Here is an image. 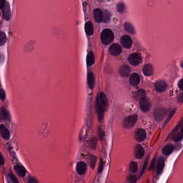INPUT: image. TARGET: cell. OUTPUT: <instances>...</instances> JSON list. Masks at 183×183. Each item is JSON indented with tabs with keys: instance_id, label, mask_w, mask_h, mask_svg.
I'll return each mask as SVG.
<instances>
[{
	"instance_id": "cell-15",
	"label": "cell",
	"mask_w": 183,
	"mask_h": 183,
	"mask_svg": "<svg viewBox=\"0 0 183 183\" xmlns=\"http://www.w3.org/2000/svg\"><path fill=\"white\" fill-rule=\"evenodd\" d=\"M165 166V160L162 157H160L157 161V175H161Z\"/></svg>"
},
{
	"instance_id": "cell-33",
	"label": "cell",
	"mask_w": 183,
	"mask_h": 183,
	"mask_svg": "<svg viewBox=\"0 0 183 183\" xmlns=\"http://www.w3.org/2000/svg\"><path fill=\"white\" fill-rule=\"evenodd\" d=\"M176 109H174L173 110H172V111L170 113V114H169V115L168 116V117H167V118H166V120L165 121V122H164V123L163 124V127H165V125L168 124V123L170 121V120H171V118H172V117L173 116V115L175 114V112H176Z\"/></svg>"
},
{
	"instance_id": "cell-27",
	"label": "cell",
	"mask_w": 183,
	"mask_h": 183,
	"mask_svg": "<svg viewBox=\"0 0 183 183\" xmlns=\"http://www.w3.org/2000/svg\"><path fill=\"white\" fill-rule=\"evenodd\" d=\"M124 26L125 30H126L127 32L133 34L135 33V29L131 24L127 22L124 24Z\"/></svg>"
},
{
	"instance_id": "cell-40",
	"label": "cell",
	"mask_w": 183,
	"mask_h": 183,
	"mask_svg": "<svg viewBox=\"0 0 183 183\" xmlns=\"http://www.w3.org/2000/svg\"><path fill=\"white\" fill-rule=\"evenodd\" d=\"M28 183H38L37 180L33 177H30L28 180Z\"/></svg>"
},
{
	"instance_id": "cell-48",
	"label": "cell",
	"mask_w": 183,
	"mask_h": 183,
	"mask_svg": "<svg viewBox=\"0 0 183 183\" xmlns=\"http://www.w3.org/2000/svg\"><path fill=\"white\" fill-rule=\"evenodd\" d=\"M0 24H1V22H0Z\"/></svg>"
},
{
	"instance_id": "cell-17",
	"label": "cell",
	"mask_w": 183,
	"mask_h": 183,
	"mask_svg": "<svg viewBox=\"0 0 183 183\" xmlns=\"http://www.w3.org/2000/svg\"><path fill=\"white\" fill-rule=\"evenodd\" d=\"M87 169L86 163L84 162H80L77 163L76 166V170L77 173L80 175L85 173Z\"/></svg>"
},
{
	"instance_id": "cell-26",
	"label": "cell",
	"mask_w": 183,
	"mask_h": 183,
	"mask_svg": "<svg viewBox=\"0 0 183 183\" xmlns=\"http://www.w3.org/2000/svg\"><path fill=\"white\" fill-rule=\"evenodd\" d=\"M95 63V57L93 53L92 52H89L87 57V64L88 66H91L93 65Z\"/></svg>"
},
{
	"instance_id": "cell-5",
	"label": "cell",
	"mask_w": 183,
	"mask_h": 183,
	"mask_svg": "<svg viewBox=\"0 0 183 183\" xmlns=\"http://www.w3.org/2000/svg\"><path fill=\"white\" fill-rule=\"evenodd\" d=\"M128 61L131 65L136 66L141 62L142 58L140 54L135 53L130 55L128 57Z\"/></svg>"
},
{
	"instance_id": "cell-29",
	"label": "cell",
	"mask_w": 183,
	"mask_h": 183,
	"mask_svg": "<svg viewBox=\"0 0 183 183\" xmlns=\"http://www.w3.org/2000/svg\"><path fill=\"white\" fill-rule=\"evenodd\" d=\"M183 133L182 132H178V133H175L173 136V140L176 141L178 142L180 141V140L183 139Z\"/></svg>"
},
{
	"instance_id": "cell-35",
	"label": "cell",
	"mask_w": 183,
	"mask_h": 183,
	"mask_svg": "<svg viewBox=\"0 0 183 183\" xmlns=\"http://www.w3.org/2000/svg\"><path fill=\"white\" fill-rule=\"evenodd\" d=\"M137 178L135 175H131L128 178V182L129 183H136Z\"/></svg>"
},
{
	"instance_id": "cell-37",
	"label": "cell",
	"mask_w": 183,
	"mask_h": 183,
	"mask_svg": "<svg viewBox=\"0 0 183 183\" xmlns=\"http://www.w3.org/2000/svg\"><path fill=\"white\" fill-rule=\"evenodd\" d=\"M6 98V94L3 89H0V99L4 100Z\"/></svg>"
},
{
	"instance_id": "cell-47",
	"label": "cell",
	"mask_w": 183,
	"mask_h": 183,
	"mask_svg": "<svg viewBox=\"0 0 183 183\" xmlns=\"http://www.w3.org/2000/svg\"><path fill=\"white\" fill-rule=\"evenodd\" d=\"M181 67H182L183 68V61L181 63Z\"/></svg>"
},
{
	"instance_id": "cell-10",
	"label": "cell",
	"mask_w": 183,
	"mask_h": 183,
	"mask_svg": "<svg viewBox=\"0 0 183 183\" xmlns=\"http://www.w3.org/2000/svg\"><path fill=\"white\" fill-rule=\"evenodd\" d=\"M2 13H3V18L4 20L9 21L10 20L11 17V10L9 4L6 3L3 8H2Z\"/></svg>"
},
{
	"instance_id": "cell-46",
	"label": "cell",
	"mask_w": 183,
	"mask_h": 183,
	"mask_svg": "<svg viewBox=\"0 0 183 183\" xmlns=\"http://www.w3.org/2000/svg\"><path fill=\"white\" fill-rule=\"evenodd\" d=\"M181 132H182L183 133V124L182 127H181Z\"/></svg>"
},
{
	"instance_id": "cell-16",
	"label": "cell",
	"mask_w": 183,
	"mask_h": 183,
	"mask_svg": "<svg viewBox=\"0 0 183 183\" xmlns=\"http://www.w3.org/2000/svg\"><path fill=\"white\" fill-rule=\"evenodd\" d=\"M14 170L16 173L20 177H24L25 176L26 173V170L25 168L21 164H17L14 167Z\"/></svg>"
},
{
	"instance_id": "cell-21",
	"label": "cell",
	"mask_w": 183,
	"mask_h": 183,
	"mask_svg": "<svg viewBox=\"0 0 183 183\" xmlns=\"http://www.w3.org/2000/svg\"><path fill=\"white\" fill-rule=\"evenodd\" d=\"M143 73L146 76H152L154 73L153 67L150 64L145 65L143 68Z\"/></svg>"
},
{
	"instance_id": "cell-23",
	"label": "cell",
	"mask_w": 183,
	"mask_h": 183,
	"mask_svg": "<svg viewBox=\"0 0 183 183\" xmlns=\"http://www.w3.org/2000/svg\"><path fill=\"white\" fill-rule=\"evenodd\" d=\"M133 96L136 100H141L142 99L145 97L146 92L143 90H138L134 93Z\"/></svg>"
},
{
	"instance_id": "cell-9",
	"label": "cell",
	"mask_w": 183,
	"mask_h": 183,
	"mask_svg": "<svg viewBox=\"0 0 183 183\" xmlns=\"http://www.w3.org/2000/svg\"><path fill=\"white\" fill-rule=\"evenodd\" d=\"M109 52L113 56H118L122 52V47L120 45L114 43L109 47Z\"/></svg>"
},
{
	"instance_id": "cell-14",
	"label": "cell",
	"mask_w": 183,
	"mask_h": 183,
	"mask_svg": "<svg viewBox=\"0 0 183 183\" xmlns=\"http://www.w3.org/2000/svg\"><path fill=\"white\" fill-rule=\"evenodd\" d=\"M145 154L143 147L140 145H137L134 150V156L137 159H141Z\"/></svg>"
},
{
	"instance_id": "cell-30",
	"label": "cell",
	"mask_w": 183,
	"mask_h": 183,
	"mask_svg": "<svg viewBox=\"0 0 183 183\" xmlns=\"http://www.w3.org/2000/svg\"><path fill=\"white\" fill-rule=\"evenodd\" d=\"M97 157L94 155H90V166L92 169H94L96 164Z\"/></svg>"
},
{
	"instance_id": "cell-18",
	"label": "cell",
	"mask_w": 183,
	"mask_h": 183,
	"mask_svg": "<svg viewBox=\"0 0 183 183\" xmlns=\"http://www.w3.org/2000/svg\"><path fill=\"white\" fill-rule=\"evenodd\" d=\"M140 81V76L138 73H133L131 75L129 81L131 85L136 86L139 83Z\"/></svg>"
},
{
	"instance_id": "cell-44",
	"label": "cell",
	"mask_w": 183,
	"mask_h": 183,
	"mask_svg": "<svg viewBox=\"0 0 183 183\" xmlns=\"http://www.w3.org/2000/svg\"><path fill=\"white\" fill-rule=\"evenodd\" d=\"M178 101L180 103L183 102V93L180 94L179 95V97H178Z\"/></svg>"
},
{
	"instance_id": "cell-32",
	"label": "cell",
	"mask_w": 183,
	"mask_h": 183,
	"mask_svg": "<svg viewBox=\"0 0 183 183\" xmlns=\"http://www.w3.org/2000/svg\"><path fill=\"white\" fill-rule=\"evenodd\" d=\"M117 10L120 13H123L125 10V6L123 3L120 2L117 5Z\"/></svg>"
},
{
	"instance_id": "cell-6",
	"label": "cell",
	"mask_w": 183,
	"mask_h": 183,
	"mask_svg": "<svg viewBox=\"0 0 183 183\" xmlns=\"http://www.w3.org/2000/svg\"><path fill=\"white\" fill-rule=\"evenodd\" d=\"M146 136V132L143 129H136L134 133V138L138 142H141L145 139Z\"/></svg>"
},
{
	"instance_id": "cell-1",
	"label": "cell",
	"mask_w": 183,
	"mask_h": 183,
	"mask_svg": "<svg viewBox=\"0 0 183 183\" xmlns=\"http://www.w3.org/2000/svg\"><path fill=\"white\" fill-rule=\"evenodd\" d=\"M108 106V100L106 95L103 92L98 94L96 99V109L99 120L103 118L104 113Z\"/></svg>"
},
{
	"instance_id": "cell-8",
	"label": "cell",
	"mask_w": 183,
	"mask_h": 183,
	"mask_svg": "<svg viewBox=\"0 0 183 183\" xmlns=\"http://www.w3.org/2000/svg\"><path fill=\"white\" fill-rule=\"evenodd\" d=\"M10 120L11 117L8 111L4 107H1L0 108V121L8 122L10 121Z\"/></svg>"
},
{
	"instance_id": "cell-43",
	"label": "cell",
	"mask_w": 183,
	"mask_h": 183,
	"mask_svg": "<svg viewBox=\"0 0 183 183\" xmlns=\"http://www.w3.org/2000/svg\"><path fill=\"white\" fill-rule=\"evenodd\" d=\"M6 4V0H0V9H2Z\"/></svg>"
},
{
	"instance_id": "cell-4",
	"label": "cell",
	"mask_w": 183,
	"mask_h": 183,
	"mask_svg": "<svg viewBox=\"0 0 183 183\" xmlns=\"http://www.w3.org/2000/svg\"><path fill=\"white\" fill-rule=\"evenodd\" d=\"M167 110L162 108H157L154 111V117L157 122H160L165 117Z\"/></svg>"
},
{
	"instance_id": "cell-38",
	"label": "cell",
	"mask_w": 183,
	"mask_h": 183,
	"mask_svg": "<svg viewBox=\"0 0 183 183\" xmlns=\"http://www.w3.org/2000/svg\"><path fill=\"white\" fill-rule=\"evenodd\" d=\"M155 162H156V157H154L152 161V162H151L149 170H152L153 169H154L155 166Z\"/></svg>"
},
{
	"instance_id": "cell-13",
	"label": "cell",
	"mask_w": 183,
	"mask_h": 183,
	"mask_svg": "<svg viewBox=\"0 0 183 183\" xmlns=\"http://www.w3.org/2000/svg\"><path fill=\"white\" fill-rule=\"evenodd\" d=\"M0 136L5 140H8L10 138V132L4 125H0Z\"/></svg>"
},
{
	"instance_id": "cell-31",
	"label": "cell",
	"mask_w": 183,
	"mask_h": 183,
	"mask_svg": "<svg viewBox=\"0 0 183 183\" xmlns=\"http://www.w3.org/2000/svg\"><path fill=\"white\" fill-rule=\"evenodd\" d=\"M130 171L132 173H136L138 170V164L135 162H132L130 163Z\"/></svg>"
},
{
	"instance_id": "cell-19",
	"label": "cell",
	"mask_w": 183,
	"mask_h": 183,
	"mask_svg": "<svg viewBox=\"0 0 183 183\" xmlns=\"http://www.w3.org/2000/svg\"><path fill=\"white\" fill-rule=\"evenodd\" d=\"M94 17L95 20L97 23L101 22L103 19L102 11L99 9H97L94 11Z\"/></svg>"
},
{
	"instance_id": "cell-41",
	"label": "cell",
	"mask_w": 183,
	"mask_h": 183,
	"mask_svg": "<svg viewBox=\"0 0 183 183\" xmlns=\"http://www.w3.org/2000/svg\"><path fill=\"white\" fill-rule=\"evenodd\" d=\"M4 163V159L2 154L0 153V166H3Z\"/></svg>"
},
{
	"instance_id": "cell-20",
	"label": "cell",
	"mask_w": 183,
	"mask_h": 183,
	"mask_svg": "<svg viewBox=\"0 0 183 183\" xmlns=\"http://www.w3.org/2000/svg\"><path fill=\"white\" fill-rule=\"evenodd\" d=\"M131 72V68L129 66L124 65L120 67V74L123 77H127Z\"/></svg>"
},
{
	"instance_id": "cell-12",
	"label": "cell",
	"mask_w": 183,
	"mask_h": 183,
	"mask_svg": "<svg viewBox=\"0 0 183 183\" xmlns=\"http://www.w3.org/2000/svg\"><path fill=\"white\" fill-rule=\"evenodd\" d=\"M155 89L159 92H162L167 88V83L164 80H159L155 84Z\"/></svg>"
},
{
	"instance_id": "cell-25",
	"label": "cell",
	"mask_w": 183,
	"mask_h": 183,
	"mask_svg": "<svg viewBox=\"0 0 183 183\" xmlns=\"http://www.w3.org/2000/svg\"><path fill=\"white\" fill-rule=\"evenodd\" d=\"M173 149H174V147L172 145L168 144L163 148L162 150V153L166 156L169 155L173 153Z\"/></svg>"
},
{
	"instance_id": "cell-22",
	"label": "cell",
	"mask_w": 183,
	"mask_h": 183,
	"mask_svg": "<svg viewBox=\"0 0 183 183\" xmlns=\"http://www.w3.org/2000/svg\"><path fill=\"white\" fill-rule=\"evenodd\" d=\"M87 83L90 89L93 88L95 84V77L94 73L92 72H89L87 76Z\"/></svg>"
},
{
	"instance_id": "cell-36",
	"label": "cell",
	"mask_w": 183,
	"mask_h": 183,
	"mask_svg": "<svg viewBox=\"0 0 183 183\" xmlns=\"http://www.w3.org/2000/svg\"><path fill=\"white\" fill-rule=\"evenodd\" d=\"M9 177H10V179L12 180V182L13 183H18V182H19L18 180L17 179V177L15 176L13 173H10L9 174Z\"/></svg>"
},
{
	"instance_id": "cell-45",
	"label": "cell",
	"mask_w": 183,
	"mask_h": 183,
	"mask_svg": "<svg viewBox=\"0 0 183 183\" xmlns=\"http://www.w3.org/2000/svg\"><path fill=\"white\" fill-rule=\"evenodd\" d=\"M97 141H95V140H94V141H92V143H90V145L92 146V148H95V145H96V143Z\"/></svg>"
},
{
	"instance_id": "cell-42",
	"label": "cell",
	"mask_w": 183,
	"mask_h": 183,
	"mask_svg": "<svg viewBox=\"0 0 183 183\" xmlns=\"http://www.w3.org/2000/svg\"><path fill=\"white\" fill-rule=\"evenodd\" d=\"M178 87L180 90H183V79L180 80L178 83Z\"/></svg>"
},
{
	"instance_id": "cell-11",
	"label": "cell",
	"mask_w": 183,
	"mask_h": 183,
	"mask_svg": "<svg viewBox=\"0 0 183 183\" xmlns=\"http://www.w3.org/2000/svg\"><path fill=\"white\" fill-rule=\"evenodd\" d=\"M120 43L124 48H130L132 46V41L129 36L123 35L120 39Z\"/></svg>"
},
{
	"instance_id": "cell-2",
	"label": "cell",
	"mask_w": 183,
	"mask_h": 183,
	"mask_svg": "<svg viewBox=\"0 0 183 183\" xmlns=\"http://www.w3.org/2000/svg\"><path fill=\"white\" fill-rule=\"evenodd\" d=\"M114 39L113 32L109 29L103 30L101 35L102 42L106 45H108L113 41Z\"/></svg>"
},
{
	"instance_id": "cell-28",
	"label": "cell",
	"mask_w": 183,
	"mask_h": 183,
	"mask_svg": "<svg viewBox=\"0 0 183 183\" xmlns=\"http://www.w3.org/2000/svg\"><path fill=\"white\" fill-rule=\"evenodd\" d=\"M7 36L6 34L2 31H0V46H3L7 42Z\"/></svg>"
},
{
	"instance_id": "cell-3",
	"label": "cell",
	"mask_w": 183,
	"mask_h": 183,
	"mask_svg": "<svg viewBox=\"0 0 183 183\" xmlns=\"http://www.w3.org/2000/svg\"><path fill=\"white\" fill-rule=\"evenodd\" d=\"M138 119V116L136 114H133L127 117L124 120L123 125V127L126 129H130L136 123V120Z\"/></svg>"
},
{
	"instance_id": "cell-34",
	"label": "cell",
	"mask_w": 183,
	"mask_h": 183,
	"mask_svg": "<svg viewBox=\"0 0 183 183\" xmlns=\"http://www.w3.org/2000/svg\"><path fill=\"white\" fill-rule=\"evenodd\" d=\"M148 160V157H147V159H146V160H145V162H144V164H143V168H142V169L141 170L139 177H140L141 176L143 175V173H144V172H145V169H146V168L147 166Z\"/></svg>"
},
{
	"instance_id": "cell-7",
	"label": "cell",
	"mask_w": 183,
	"mask_h": 183,
	"mask_svg": "<svg viewBox=\"0 0 183 183\" xmlns=\"http://www.w3.org/2000/svg\"><path fill=\"white\" fill-rule=\"evenodd\" d=\"M151 106V103L150 100L146 97H144L140 100V108L143 112H147L149 111Z\"/></svg>"
},
{
	"instance_id": "cell-39",
	"label": "cell",
	"mask_w": 183,
	"mask_h": 183,
	"mask_svg": "<svg viewBox=\"0 0 183 183\" xmlns=\"http://www.w3.org/2000/svg\"><path fill=\"white\" fill-rule=\"evenodd\" d=\"M103 166H104V162H103V160H101L100 161V165L99 166V169H98V173H100L102 172V171L103 170Z\"/></svg>"
},
{
	"instance_id": "cell-24",
	"label": "cell",
	"mask_w": 183,
	"mask_h": 183,
	"mask_svg": "<svg viewBox=\"0 0 183 183\" xmlns=\"http://www.w3.org/2000/svg\"><path fill=\"white\" fill-rule=\"evenodd\" d=\"M85 32L87 35H91L94 33V28L93 24L92 23L90 22H88L85 24Z\"/></svg>"
}]
</instances>
